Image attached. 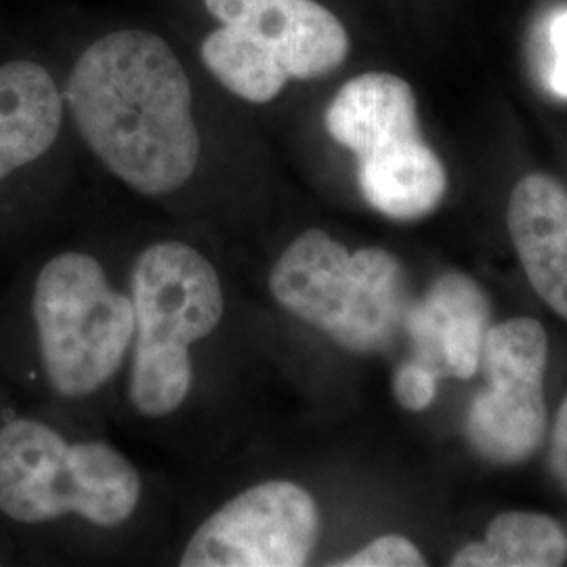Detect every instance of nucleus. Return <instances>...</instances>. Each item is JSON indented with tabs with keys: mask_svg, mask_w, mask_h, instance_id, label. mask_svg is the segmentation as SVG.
I'll return each mask as SVG.
<instances>
[{
	"mask_svg": "<svg viewBox=\"0 0 567 567\" xmlns=\"http://www.w3.org/2000/svg\"><path fill=\"white\" fill-rule=\"evenodd\" d=\"M63 102L89 150L131 189L166 196L194 177V89L161 34L122 28L95 39L72 65Z\"/></svg>",
	"mask_w": 567,
	"mask_h": 567,
	"instance_id": "f257e3e1",
	"label": "nucleus"
},
{
	"mask_svg": "<svg viewBox=\"0 0 567 567\" xmlns=\"http://www.w3.org/2000/svg\"><path fill=\"white\" fill-rule=\"evenodd\" d=\"M215 28L200 42L206 72L243 102H274L292 81L343 65L351 39L318 0H203Z\"/></svg>",
	"mask_w": 567,
	"mask_h": 567,
	"instance_id": "f03ea898",
	"label": "nucleus"
},
{
	"mask_svg": "<svg viewBox=\"0 0 567 567\" xmlns=\"http://www.w3.org/2000/svg\"><path fill=\"white\" fill-rule=\"evenodd\" d=\"M135 358L128 395L137 412L166 416L192 386L189 344L206 339L224 318V288L215 267L183 243L150 246L131 274Z\"/></svg>",
	"mask_w": 567,
	"mask_h": 567,
	"instance_id": "7ed1b4c3",
	"label": "nucleus"
},
{
	"mask_svg": "<svg viewBox=\"0 0 567 567\" xmlns=\"http://www.w3.org/2000/svg\"><path fill=\"white\" fill-rule=\"evenodd\" d=\"M284 309L355 353H379L404 324L408 280L383 248L349 252L322 229H307L271 269Z\"/></svg>",
	"mask_w": 567,
	"mask_h": 567,
	"instance_id": "20e7f679",
	"label": "nucleus"
},
{
	"mask_svg": "<svg viewBox=\"0 0 567 567\" xmlns=\"http://www.w3.org/2000/svg\"><path fill=\"white\" fill-rule=\"evenodd\" d=\"M330 137L358 161L365 203L395 221H416L444 200L447 175L421 135L416 95L398 74L364 72L326 110Z\"/></svg>",
	"mask_w": 567,
	"mask_h": 567,
	"instance_id": "39448f33",
	"label": "nucleus"
},
{
	"mask_svg": "<svg viewBox=\"0 0 567 567\" xmlns=\"http://www.w3.org/2000/svg\"><path fill=\"white\" fill-rule=\"evenodd\" d=\"M140 496V473L110 444H68L37 421L0 429V511L13 522L42 524L74 513L116 527L133 515Z\"/></svg>",
	"mask_w": 567,
	"mask_h": 567,
	"instance_id": "423d86ee",
	"label": "nucleus"
},
{
	"mask_svg": "<svg viewBox=\"0 0 567 567\" xmlns=\"http://www.w3.org/2000/svg\"><path fill=\"white\" fill-rule=\"evenodd\" d=\"M32 311L42 368L61 398L100 391L135 341L131 297L114 290L100 261L84 252H63L42 267Z\"/></svg>",
	"mask_w": 567,
	"mask_h": 567,
	"instance_id": "0eeeda50",
	"label": "nucleus"
},
{
	"mask_svg": "<svg viewBox=\"0 0 567 567\" xmlns=\"http://www.w3.org/2000/svg\"><path fill=\"white\" fill-rule=\"evenodd\" d=\"M482 358L487 386L468 410V442L492 463H524L547 433V330L532 318L492 326Z\"/></svg>",
	"mask_w": 567,
	"mask_h": 567,
	"instance_id": "6e6552de",
	"label": "nucleus"
},
{
	"mask_svg": "<svg viewBox=\"0 0 567 567\" xmlns=\"http://www.w3.org/2000/svg\"><path fill=\"white\" fill-rule=\"evenodd\" d=\"M320 536L311 494L292 482L248 487L196 529L182 567H301Z\"/></svg>",
	"mask_w": 567,
	"mask_h": 567,
	"instance_id": "1a4fd4ad",
	"label": "nucleus"
},
{
	"mask_svg": "<svg viewBox=\"0 0 567 567\" xmlns=\"http://www.w3.org/2000/svg\"><path fill=\"white\" fill-rule=\"evenodd\" d=\"M489 316L484 288L452 271L435 280L421 303L408 309L404 326L421 362L446 365L454 377L471 379L482 364Z\"/></svg>",
	"mask_w": 567,
	"mask_h": 567,
	"instance_id": "9d476101",
	"label": "nucleus"
},
{
	"mask_svg": "<svg viewBox=\"0 0 567 567\" xmlns=\"http://www.w3.org/2000/svg\"><path fill=\"white\" fill-rule=\"evenodd\" d=\"M508 234L538 297L567 320V192L532 173L511 192Z\"/></svg>",
	"mask_w": 567,
	"mask_h": 567,
	"instance_id": "9b49d317",
	"label": "nucleus"
},
{
	"mask_svg": "<svg viewBox=\"0 0 567 567\" xmlns=\"http://www.w3.org/2000/svg\"><path fill=\"white\" fill-rule=\"evenodd\" d=\"M63 105L58 82L41 63L13 60L0 65V182L53 147Z\"/></svg>",
	"mask_w": 567,
	"mask_h": 567,
	"instance_id": "f8f14e48",
	"label": "nucleus"
},
{
	"mask_svg": "<svg viewBox=\"0 0 567 567\" xmlns=\"http://www.w3.org/2000/svg\"><path fill=\"white\" fill-rule=\"evenodd\" d=\"M567 561V534L540 513L507 511L487 527L484 543L452 557L454 567H559Z\"/></svg>",
	"mask_w": 567,
	"mask_h": 567,
	"instance_id": "ddd939ff",
	"label": "nucleus"
},
{
	"mask_svg": "<svg viewBox=\"0 0 567 567\" xmlns=\"http://www.w3.org/2000/svg\"><path fill=\"white\" fill-rule=\"evenodd\" d=\"M339 567H423L425 555L404 536H381L355 555L337 561Z\"/></svg>",
	"mask_w": 567,
	"mask_h": 567,
	"instance_id": "4468645a",
	"label": "nucleus"
},
{
	"mask_svg": "<svg viewBox=\"0 0 567 567\" xmlns=\"http://www.w3.org/2000/svg\"><path fill=\"white\" fill-rule=\"evenodd\" d=\"M393 393L402 408L410 412H423L435 402L437 370L425 362H405L393 377Z\"/></svg>",
	"mask_w": 567,
	"mask_h": 567,
	"instance_id": "2eb2a0df",
	"label": "nucleus"
},
{
	"mask_svg": "<svg viewBox=\"0 0 567 567\" xmlns=\"http://www.w3.org/2000/svg\"><path fill=\"white\" fill-rule=\"evenodd\" d=\"M545 34L548 49L545 82L555 97L567 100V7L548 18Z\"/></svg>",
	"mask_w": 567,
	"mask_h": 567,
	"instance_id": "dca6fc26",
	"label": "nucleus"
},
{
	"mask_svg": "<svg viewBox=\"0 0 567 567\" xmlns=\"http://www.w3.org/2000/svg\"><path fill=\"white\" fill-rule=\"evenodd\" d=\"M553 468L559 475V480L567 486V398L559 408V414L553 426Z\"/></svg>",
	"mask_w": 567,
	"mask_h": 567,
	"instance_id": "f3484780",
	"label": "nucleus"
}]
</instances>
